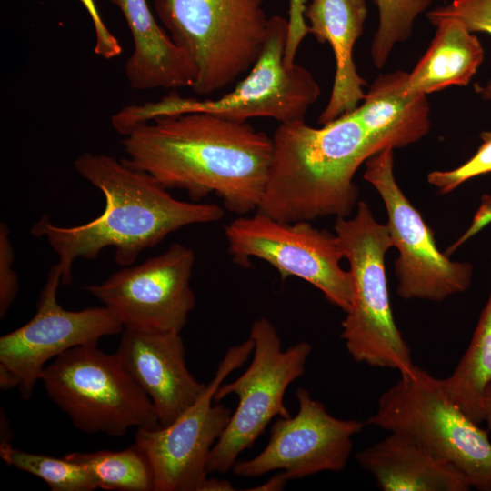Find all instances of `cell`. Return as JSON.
Wrapping results in <instances>:
<instances>
[{
	"label": "cell",
	"mask_w": 491,
	"mask_h": 491,
	"mask_svg": "<svg viewBox=\"0 0 491 491\" xmlns=\"http://www.w3.org/2000/svg\"><path fill=\"white\" fill-rule=\"evenodd\" d=\"M122 145L128 165L165 188L184 190L194 202L215 194L239 215L257 209L273 154L272 138L247 122L203 112L141 124Z\"/></svg>",
	"instance_id": "6da1fadb"
},
{
	"label": "cell",
	"mask_w": 491,
	"mask_h": 491,
	"mask_svg": "<svg viewBox=\"0 0 491 491\" xmlns=\"http://www.w3.org/2000/svg\"><path fill=\"white\" fill-rule=\"evenodd\" d=\"M74 166L103 193V213L71 227L55 225L45 215L30 229L34 236L45 237L58 255L63 285L72 283V266L78 257L93 260L112 246L115 261L129 266L142 251L171 233L190 225L217 222L225 215L215 204L175 199L151 175L128 165L123 158L85 152Z\"/></svg>",
	"instance_id": "7a4b0ae2"
},
{
	"label": "cell",
	"mask_w": 491,
	"mask_h": 491,
	"mask_svg": "<svg viewBox=\"0 0 491 491\" xmlns=\"http://www.w3.org/2000/svg\"><path fill=\"white\" fill-rule=\"evenodd\" d=\"M267 182L256 212L282 222L349 217L358 200L354 175L381 151L356 110L316 128L280 124Z\"/></svg>",
	"instance_id": "3957f363"
},
{
	"label": "cell",
	"mask_w": 491,
	"mask_h": 491,
	"mask_svg": "<svg viewBox=\"0 0 491 491\" xmlns=\"http://www.w3.org/2000/svg\"><path fill=\"white\" fill-rule=\"evenodd\" d=\"M289 33L288 19L269 17L265 46L248 75L218 98H195L171 92L155 102L125 105L111 117L113 128L127 135L137 125L162 116L210 113L235 121L267 117L280 124L304 121L321 89L306 67H286L284 56Z\"/></svg>",
	"instance_id": "277c9868"
},
{
	"label": "cell",
	"mask_w": 491,
	"mask_h": 491,
	"mask_svg": "<svg viewBox=\"0 0 491 491\" xmlns=\"http://www.w3.org/2000/svg\"><path fill=\"white\" fill-rule=\"evenodd\" d=\"M335 235L349 263L353 296L341 322V338L357 363L390 368L400 375L415 364L397 327L389 300L385 256L393 247L387 225L378 223L365 201L353 217H336Z\"/></svg>",
	"instance_id": "5b68a950"
},
{
	"label": "cell",
	"mask_w": 491,
	"mask_h": 491,
	"mask_svg": "<svg viewBox=\"0 0 491 491\" xmlns=\"http://www.w3.org/2000/svg\"><path fill=\"white\" fill-rule=\"evenodd\" d=\"M263 2L154 0L162 25L195 67V94L212 95L252 69L268 32Z\"/></svg>",
	"instance_id": "8992f818"
},
{
	"label": "cell",
	"mask_w": 491,
	"mask_h": 491,
	"mask_svg": "<svg viewBox=\"0 0 491 491\" xmlns=\"http://www.w3.org/2000/svg\"><path fill=\"white\" fill-rule=\"evenodd\" d=\"M417 444L463 472L471 487L491 491L488 431L448 396L439 378L417 366L384 391L365 421Z\"/></svg>",
	"instance_id": "52a82bcc"
},
{
	"label": "cell",
	"mask_w": 491,
	"mask_h": 491,
	"mask_svg": "<svg viewBox=\"0 0 491 491\" xmlns=\"http://www.w3.org/2000/svg\"><path fill=\"white\" fill-rule=\"evenodd\" d=\"M46 395L78 430L123 436L130 428L160 426L155 408L119 357L97 343L75 346L44 368Z\"/></svg>",
	"instance_id": "ba28073f"
},
{
	"label": "cell",
	"mask_w": 491,
	"mask_h": 491,
	"mask_svg": "<svg viewBox=\"0 0 491 491\" xmlns=\"http://www.w3.org/2000/svg\"><path fill=\"white\" fill-rule=\"evenodd\" d=\"M249 337L254 343L251 364L237 379L222 384L214 396V402L218 403L235 395L238 404L211 449L208 474L232 469L239 455L253 446L274 417L290 416L284 396L289 385L305 373L312 351L306 341L284 350L276 327L265 317L254 321Z\"/></svg>",
	"instance_id": "9c48e42d"
},
{
	"label": "cell",
	"mask_w": 491,
	"mask_h": 491,
	"mask_svg": "<svg viewBox=\"0 0 491 491\" xmlns=\"http://www.w3.org/2000/svg\"><path fill=\"white\" fill-rule=\"evenodd\" d=\"M233 260L248 266L251 257L267 262L285 280L299 277L320 290L346 313L353 296L352 277L342 268L344 257L336 235L309 221L282 222L256 212L240 215L225 226Z\"/></svg>",
	"instance_id": "30bf717a"
},
{
	"label": "cell",
	"mask_w": 491,
	"mask_h": 491,
	"mask_svg": "<svg viewBox=\"0 0 491 491\" xmlns=\"http://www.w3.org/2000/svg\"><path fill=\"white\" fill-rule=\"evenodd\" d=\"M364 179L378 192L387 213L393 247L396 294L406 300L441 302L471 286V263L452 261L441 252L432 229L397 185L394 175V148L386 147L365 162Z\"/></svg>",
	"instance_id": "8fae6325"
},
{
	"label": "cell",
	"mask_w": 491,
	"mask_h": 491,
	"mask_svg": "<svg viewBox=\"0 0 491 491\" xmlns=\"http://www.w3.org/2000/svg\"><path fill=\"white\" fill-rule=\"evenodd\" d=\"M61 284L58 264L49 269L35 316L24 326L0 337V387L17 388L28 400L47 362L75 346L98 343L103 336L121 334L124 326L106 306L78 311L57 302Z\"/></svg>",
	"instance_id": "7c38bea8"
},
{
	"label": "cell",
	"mask_w": 491,
	"mask_h": 491,
	"mask_svg": "<svg viewBox=\"0 0 491 491\" xmlns=\"http://www.w3.org/2000/svg\"><path fill=\"white\" fill-rule=\"evenodd\" d=\"M253 349L250 337L228 348L203 394L170 425L137 428L134 444L150 463L155 491H201L207 479L211 449L233 413L221 404L213 405L215 393L225 377L245 364Z\"/></svg>",
	"instance_id": "4fadbf2b"
},
{
	"label": "cell",
	"mask_w": 491,
	"mask_h": 491,
	"mask_svg": "<svg viewBox=\"0 0 491 491\" xmlns=\"http://www.w3.org/2000/svg\"><path fill=\"white\" fill-rule=\"evenodd\" d=\"M195 261L190 247L175 243L85 290L112 310L124 328L180 333L195 305L190 286Z\"/></svg>",
	"instance_id": "5bb4252c"
},
{
	"label": "cell",
	"mask_w": 491,
	"mask_h": 491,
	"mask_svg": "<svg viewBox=\"0 0 491 491\" xmlns=\"http://www.w3.org/2000/svg\"><path fill=\"white\" fill-rule=\"evenodd\" d=\"M296 396L297 414L278 418L271 426L266 446L253 458L236 461L235 475L256 477L282 470L293 480L320 472H341L346 466L353 436L366 422L333 416L305 388H298Z\"/></svg>",
	"instance_id": "9a60e30c"
},
{
	"label": "cell",
	"mask_w": 491,
	"mask_h": 491,
	"mask_svg": "<svg viewBox=\"0 0 491 491\" xmlns=\"http://www.w3.org/2000/svg\"><path fill=\"white\" fill-rule=\"evenodd\" d=\"M115 354L151 399L160 426H168L178 418L206 387L186 366L179 332L124 328Z\"/></svg>",
	"instance_id": "2e32d148"
},
{
	"label": "cell",
	"mask_w": 491,
	"mask_h": 491,
	"mask_svg": "<svg viewBox=\"0 0 491 491\" xmlns=\"http://www.w3.org/2000/svg\"><path fill=\"white\" fill-rule=\"evenodd\" d=\"M366 15L365 0H312L306 5L304 15L309 33L318 42L330 45L336 60L331 95L318 117L320 125L352 112L365 98L366 82L357 72L353 49Z\"/></svg>",
	"instance_id": "e0dca14e"
},
{
	"label": "cell",
	"mask_w": 491,
	"mask_h": 491,
	"mask_svg": "<svg viewBox=\"0 0 491 491\" xmlns=\"http://www.w3.org/2000/svg\"><path fill=\"white\" fill-rule=\"evenodd\" d=\"M123 14L133 39L125 75L135 90L192 87L195 67L156 23L146 0H110Z\"/></svg>",
	"instance_id": "ac0fdd59"
},
{
	"label": "cell",
	"mask_w": 491,
	"mask_h": 491,
	"mask_svg": "<svg viewBox=\"0 0 491 491\" xmlns=\"http://www.w3.org/2000/svg\"><path fill=\"white\" fill-rule=\"evenodd\" d=\"M359 466L383 491H467L471 485L457 467L413 439L390 433L356 454Z\"/></svg>",
	"instance_id": "d6986e66"
},
{
	"label": "cell",
	"mask_w": 491,
	"mask_h": 491,
	"mask_svg": "<svg viewBox=\"0 0 491 491\" xmlns=\"http://www.w3.org/2000/svg\"><path fill=\"white\" fill-rule=\"evenodd\" d=\"M406 75L404 71L379 75L356 108L381 150L414 144L430 129L426 95L405 94Z\"/></svg>",
	"instance_id": "ffe728a7"
},
{
	"label": "cell",
	"mask_w": 491,
	"mask_h": 491,
	"mask_svg": "<svg viewBox=\"0 0 491 491\" xmlns=\"http://www.w3.org/2000/svg\"><path fill=\"white\" fill-rule=\"evenodd\" d=\"M433 25V41L415 68L407 73L404 92L427 95L452 85H468L484 58L474 33L457 19H443Z\"/></svg>",
	"instance_id": "44dd1931"
},
{
	"label": "cell",
	"mask_w": 491,
	"mask_h": 491,
	"mask_svg": "<svg viewBox=\"0 0 491 491\" xmlns=\"http://www.w3.org/2000/svg\"><path fill=\"white\" fill-rule=\"evenodd\" d=\"M441 381L450 398L475 422L483 423L482 398L491 383V288L466 352Z\"/></svg>",
	"instance_id": "7402d4cb"
},
{
	"label": "cell",
	"mask_w": 491,
	"mask_h": 491,
	"mask_svg": "<svg viewBox=\"0 0 491 491\" xmlns=\"http://www.w3.org/2000/svg\"><path fill=\"white\" fill-rule=\"evenodd\" d=\"M65 457L85 466L94 475L98 487L104 490L155 491L150 463L135 444L117 452H74Z\"/></svg>",
	"instance_id": "603a6c76"
},
{
	"label": "cell",
	"mask_w": 491,
	"mask_h": 491,
	"mask_svg": "<svg viewBox=\"0 0 491 491\" xmlns=\"http://www.w3.org/2000/svg\"><path fill=\"white\" fill-rule=\"evenodd\" d=\"M3 461L34 475L52 491H93L98 487L94 475L84 466L63 458L51 457L15 448L10 442L0 443Z\"/></svg>",
	"instance_id": "cb8c5ba5"
},
{
	"label": "cell",
	"mask_w": 491,
	"mask_h": 491,
	"mask_svg": "<svg viewBox=\"0 0 491 491\" xmlns=\"http://www.w3.org/2000/svg\"><path fill=\"white\" fill-rule=\"evenodd\" d=\"M378 11V25L371 45L374 65L380 68L393 48L409 38L416 17L433 0H374Z\"/></svg>",
	"instance_id": "d4e9b609"
},
{
	"label": "cell",
	"mask_w": 491,
	"mask_h": 491,
	"mask_svg": "<svg viewBox=\"0 0 491 491\" xmlns=\"http://www.w3.org/2000/svg\"><path fill=\"white\" fill-rule=\"evenodd\" d=\"M426 16L432 25L443 19L454 18L462 22L472 33L491 35V0H450L448 4L427 12ZM476 91L491 103V79L485 85H476Z\"/></svg>",
	"instance_id": "484cf974"
},
{
	"label": "cell",
	"mask_w": 491,
	"mask_h": 491,
	"mask_svg": "<svg viewBox=\"0 0 491 491\" xmlns=\"http://www.w3.org/2000/svg\"><path fill=\"white\" fill-rule=\"evenodd\" d=\"M482 144L466 163L452 170H435L427 175V182L446 195L467 180L491 173V131L482 132Z\"/></svg>",
	"instance_id": "4316f807"
},
{
	"label": "cell",
	"mask_w": 491,
	"mask_h": 491,
	"mask_svg": "<svg viewBox=\"0 0 491 491\" xmlns=\"http://www.w3.org/2000/svg\"><path fill=\"white\" fill-rule=\"evenodd\" d=\"M15 252L9 238V228L0 224V318L3 319L16 297L19 282L13 268Z\"/></svg>",
	"instance_id": "83f0119b"
},
{
	"label": "cell",
	"mask_w": 491,
	"mask_h": 491,
	"mask_svg": "<svg viewBox=\"0 0 491 491\" xmlns=\"http://www.w3.org/2000/svg\"><path fill=\"white\" fill-rule=\"evenodd\" d=\"M92 19L95 43L94 53L104 59H113L122 54V46L116 37L109 31L103 22L101 15L95 6V0H79Z\"/></svg>",
	"instance_id": "f1b7e54d"
},
{
	"label": "cell",
	"mask_w": 491,
	"mask_h": 491,
	"mask_svg": "<svg viewBox=\"0 0 491 491\" xmlns=\"http://www.w3.org/2000/svg\"><path fill=\"white\" fill-rule=\"evenodd\" d=\"M489 224H491V195L485 194L481 197L480 205L476 212L470 225L446 249L445 254L450 256L461 246L481 232Z\"/></svg>",
	"instance_id": "f546056e"
},
{
	"label": "cell",
	"mask_w": 491,
	"mask_h": 491,
	"mask_svg": "<svg viewBox=\"0 0 491 491\" xmlns=\"http://www.w3.org/2000/svg\"><path fill=\"white\" fill-rule=\"evenodd\" d=\"M306 0H290L289 8V29L293 35H300L307 31V24L305 19L304 11Z\"/></svg>",
	"instance_id": "4dcf8cb0"
},
{
	"label": "cell",
	"mask_w": 491,
	"mask_h": 491,
	"mask_svg": "<svg viewBox=\"0 0 491 491\" xmlns=\"http://www.w3.org/2000/svg\"><path fill=\"white\" fill-rule=\"evenodd\" d=\"M289 481L284 472L276 474L273 476L267 482L258 486L253 490H281L286 486V482Z\"/></svg>",
	"instance_id": "1f68e13d"
},
{
	"label": "cell",
	"mask_w": 491,
	"mask_h": 491,
	"mask_svg": "<svg viewBox=\"0 0 491 491\" xmlns=\"http://www.w3.org/2000/svg\"><path fill=\"white\" fill-rule=\"evenodd\" d=\"M483 422L486 423L487 431L491 432V383L486 387L482 398Z\"/></svg>",
	"instance_id": "d6a6232c"
},
{
	"label": "cell",
	"mask_w": 491,
	"mask_h": 491,
	"mask_svg": "<svg viewBox=\"0 0 491 491\" xmlns=\"http://www.w3.org/2000/svg\"><path fill=\"white\" fill-rule=\"evenodd\" d=\"M234 489L232 484L227 480L207 478L203 485L201 491H230Z\"/></svg>",
	"instance_id": "836d02e7"
}]
</instances>
